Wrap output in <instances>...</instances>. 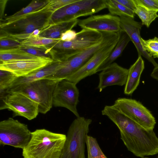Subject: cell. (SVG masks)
Segmentation results:
<instances>
[{
  "label": "cell",
  "instance_id": "obj_28",
  "mask_svg": "<svg viewBox=\"0 0 158 158\" xmlns=\"http://www.w3.org/2000/svg\"><path fill=\"white\" fill-rule=\"evenodd\" d=\"M141 41L144 49L154 58L158 59V37L145 40L141 38Z\"/></svg>",
  "mask_w": 158,
  "mask_h": 158
},
{
  "label": "cell",
  "instance_id": "obj_24",
  "mask_svg": "<svg viewBox=\"0 0 158 158\" xmlns=\"http://www.w3.org/2000/svg\"><path fill=\"white\" fill-rule=\"evenodd\" d=\"M136 9L134 13L141 20L142 24L148 27L152 23L158 18V12L150 9L134 0Z\"/></svg>",
  "mask_w": 158,
  "mask_h": 158
},
{
  "label": "cell",
  "instance_id": "obj_2",
  "mask_svg": "<svg viewBox=\"0 0 158 158\" xmlns=\"http://www.w3.org/2000/svg\"><path fill=\"white\" fill-rule=\"evenodd\" d=\"M66 135L45 129L31 132V139L22 149L23 158H60Z\"/></svg>",
  "mask_w": 158,
  "mask_h": 158
},
{
  "label": "cell",
  "instance_id": "obj_32",
  "mask_svg": "<svg viewBox=\"0 0 158 158\" xmlns=\"http://www.w3.org/2000/svg\"><path fill=\"white\" fill-rule=\"evenodd\" d=\"M78 0H48V2L42 9L45 11L51 13L69 4Z\"/></svg>",
  "mask_w": 158,
  "mask_h": 158
},
{
  "label": "cell",
  "instance_id": "obj_3",
  "mask_svg": "<svg viewBox=\"0 0 158 158\" xmlns=\"http://www.w3.org/2000/svg\"><path fill=\"white\" fill-rule=\"evenodd\" d=\"M103 38L101 31L82 29L70 41L60 40L46 46L54 61L62 62L86 49L100 43Z\"/></svg>",
  "mask_w": 158,
  "mask_h": 158
},
{
  "label": "cell",
  "instance_id": "obj_22",
  "mask_svg": "<svg viewBox=\"0 0 158 158\" xmlns=\"http://www.w3.org/2000/svg\"><path fill=\"white\" fill-rule=\"evenodd\" d=\"M48 0H33L27 6L13 15L0 21V26L14 22L25 15L41 10L47 4Z\"/></svg>",
  "mask_w": 158,
  "mask_h": 158
},
{
  "label": "cell",
  "instance_id": "obj_35",
  "mask_svg": "<svg viewBox=\"0 0 158 158\" xmlns=\"http://www.w3.org/2000/svg\"><path fill=\"white\" fill-rule=\"evenodd\" d=\"M118 2L134 12L136 9V4L134 0H116Z\"/></svg>",
  "mask_w": 158,
  "mask_h": 158
},
{
  "label": "cell",
  "instance_id": "obj_4",
  "mask_svg": "<svg viewBox=\"0 0 158 158\" xmlns=\"http://www.w3.org/2000/svg\"><path fill=\"white\" fill-rule=\"evenodd\" d=\"M52 14L42 9L0 26V32L19 41L25 40L34 31L39 29L41 31L46 28Z\"/></svg>",
  "mask_w": 158,
  "mask_h": 158
},
{
  "label": "cell",
  "instance_id": "obj_30",
  "mask_svg": "<svg viewBox=\"0 0 158 158\" xmlns=\"http://www.w3.org/2000/svg\"><path fill=\"white\" fill-rule=\"evenodd\" d=\"M19 48L21 50L36 56L52 59V56L46 46H20Z\"/></svg>",
  "mask_w": 158,
  "mask_h": 158
},
{
  "label": "cell",
  "instance_id": "obj_26",
  "mask_svg": "<svg viewBox=\"0 0 158 158\" xmlns=\"http://www.w3.org/2000/svg\"><path fill=\"white\" fill-rule=\"evenodd\" d=\"M59 39H53L46 38L40 36L30 35L27 38L20 40L21 46L26 47H45L53 43L56 42Z\"/></svg>",
  "mask_w": 158,
  "mask_h": 158
},
{
  "label": "cell",
  "instance_id": "obj_10",
  "mask_svg": "<svg viewBox=\"0 0 158 158\" xmlns=\"http://www.w3.org/2000/svg\"><path fill=\"white\" fill-rule=\"evenodd\" d=\"M27 125L11 118L0 122V144L23 149L31 137Z\"/></svg>",
  "mask_w": 158,
  "mask_h": 158
},
{
  "label": "cell",
  "instance_id": "obj_29",
  "mask_svg": "<svg viewBox=\"0 0 158 158\" xmlns=\"http://www.w3.org/2000/svg\"><path fill=\"white\" fill-rule=\"evenodd\" d=\"M21 46L20 41L0 32V50L11 49Z\"/></svg>",
  "mask_w": 158,
  "mask_h": 158
},
{
  "label": "cell",
  "instance_id": "obj_5",
  "mask_svg": "<svg viewBox=\"0 0 158 158\" xmlns=\"http://www.w3.org/2000/svg\"><path fill=\"white\" fill-rule=\"evenodd\" d=\"M61 80L44 79L4 90L26 95L38 104L39 113L45 114L52 107L54 91L57 83Z\"/></svg>",
  "mask_w": 158,
  "mask_h": 158
},
{
  "label": "cell",
  "instance_id": "obj_12",
  "mask_svg": "<svg viewBox=\"0 0 158 158\" xmlns=\"http://www.w3.org/2000/svg\"><path fill=\"white\" fill-rule=\"evenodd\" d=\"M119 37V33H115L109 41L98 51L85 65L65 80L77 84L82 79L97 73L99 66L114 49Z\"/></svg>",
  "mask_w": 158,
  "mask_h": 158
},
{
  "label": "cell",
  "instance_id": "obj_16",
  "mask_svg": "<svg viewBox=\"0 0 158 158\" xmlns=\"http://www.w3.org/2000/svg\"><path fill=\"white\" fill-rule=\"evenodd\" d=\"M53 60L44 58L40 59L0 63V69L12 72L18 77L25 76L52 63Z\"/></svg>",
  "mask_w": 158,
  "mask_h": 158
},
{
  "label": "cell",
  "instance_id": "obj_31",
  "mask_svg": "<svg viewBox=\"0 0 158 158\" xmlns=\"http://www.w3.org/2000/svg\"><path fill=\"white\" fill-rule=\"evenodd\" d=\"M18 77L11 72L0 69V90L9 88Z\"/></svg>",
  "mask_w": 158,
  "mask_h": 158
},
{
  "label": "cell",
  "instance_id": "obj_11",
  "mask_svg": "<svg viewBox=\"0 0 158 158\" xmlns=\"http://www.w3.org/2000/svg\"><path fill=\"white\" fill-rule=\"evenodd\" d=\"M117 110L144 128L153 130L156 120L151 112L134 99L119 98L112 105Z\"/></svg>",
  "mask_w": 158,
  "mask_h": 158
},
{
  "label": "cell",
  "instance_id": "obj_23",
  "mask_svg": "<svg viewBox=\"0 0 158 158\" xmlns=\"http://www.w3.org/2000/svg\"><path fill=\"white\" fill-rule=\"evenodd\" d=\"M40 57L21 50L19 48L9 50H0V63L40 59Z\"/></svg>",
  "mask_w": 158,
  "mask_h": 158
},
{
  "label": "cell",
  "instance_id": "obj_13",
  "mask_svg": "<svg viewBox=\"0 0 158 158\" xmlns=\"http://www.w3.org/2000/svg\"><path fill=\"white\" fill-rule=\"evenodd\" d=\"M79 92L76 84L66 80L57 83L54 91L53 106L66 108L77 117H80L77 109L79 102Z\"/></svg>",
  "mask_w": 158,
  "mask_h": 158
},
{
  "label": "cell",
  "instance_id": "obj_1",
  "mask_svg": "<svg viewBox=\"0 0 158 158\" xmlns=\"http://www.w3.org/2000/svg\"><path fill=\"white\" fill-rule=\"evenodd\" d=\"M118 128L127 150L142 158L158 154V138L153 130L144 128L114 108L106 106L102 111Z\"/></svg>",
  "mask_w": 158,
  "mask_h": 158
},
{
  "label": "cell",
  "instance_id": "obj_9",
  "mask_svg": "<svg viewBox=\"0 0 158 158\" xmlns=\"http://www.w3.org/2000/svg\"><path fill=\"white\" fill-rule=\"evenodd\" d=\"M12 111L14 116H19L28 120L35 118L39 112L38 104L24 94L0 90V110Z\"/></svg>",
  "mask_w": 158,
  "mask_h": 158
},
{
  "label": "cell",
  "instance_id": "obj_19",
  "mask_svg": "<svg viewBox=\"0 0 158 158\" xmlns=\"http://www.w3.org/2000/svg\"><path fill=\"white\" fill-rule=\"evenodd\" d=\"M60 63L59 61L53 60L49 64L25 76L18 77L9 87L26 84L45 79L55 72Z\"/></svg>",
  "mask_w": 158,
  "mask_h": 158
},
{
  "label": "cell",
  "instance_id": "obj_7",
  "mask_svg": "<svg viewBox=\"0 0 158 158\" xmlns=\"http://www.w3.org/2000/svg\"><path fill=\"white\" fill-rule=\"evenodd\" d=\"M106 0H78L52 13L47 27L77 19L81 16L92 15L106 8Z\"/></svg>",
  "mask_w": 158,
  "mask_h": 158
},
{
  "label": "cell",
  "instance_id": "obj_14",
  "mask_svg": "<svg viewBox=\"0 0 158 158\" xmlns=\"http://www.w3.org/2000/svg\"><path fill=\"white\" fill-rule=\"evenodd\" d=\"M119 17L110 14L92 15L79 20L78 25L82 29L99 31L118 33L121 31Z\"/></svg>",
  "mask_w": 158,
  "mask_h": 158
},
{
  "label": "cell",
  "instance_id": "obj_20",
  "mask_svg": "<svg viewBox=\"0 0 158 158\" xmlns=\"http://www.w3.org/2000/svg\"><path fill=\"white\" fill-rule=\"evenodd\" d=\"M119 37L118 41L114 49L109 56L102 62L97 70V72L101 71L114 63L121 54L131 39L124 31H121L119 32Z\"/></svg>",
  "mask_w": 158,
  "mask_h": 158
},
{
  "label": "cell",
  "instance_id": "obj_25",
  "mask_svg": "<svg viewBox=\"0 0 158 158\" xmlns=\"http://www.w3.org/2000/svg\"><path fill=\"white\" fill-rule=\"evenodd\" d=\"M106 5L110 14L118 17L125 16L133 19L135 14L132 11L116 0H106Z\"/></svg>",
  "mask_w": 158,
  "mask_h": 158
},
{
  "label": "cell",
  "instance_id": "obj_17",
  "mask_svg": "<svg viewBox=\"0 0 158 158\" xmlns=\"http://www.w3.org/2000/svg\"><path fill=\"white\" fill-rule=\"evenodd\" d=\"M129 69L114 62L99 74V82L97 87L101 92L107 86L125 85L127 79Z\"/></svg>",
  "mask_w": 158,
  "mask_h": 158
},
{
  "label": "cell",
  "instance_id": "obj_27",
  "mask_svg": "<svg viewBox=\"0 0 158 158\" xmlns=\"http://www.w3.org/2000/svg\"><path fill=\"white\" fill-rule=\"evenodd\" d=\"M88 157L90 158H107L101 149L96 139L87 135L86 141Z\"/></svg>",
  "mask_w": 158,
  "mask_h": 158
},
{
  "label": "cell",
  "instance_id": "obj_21",
  "mask_svg": "<svg viewBox=\"0 0 158 158\" xmlns=\"http://www.w3.org/2000/svg\"><path fill=\"white\" fill-rule=\"evenodd\" d=\"M78 21L77 19L49 25L42 30L39 35L46 38L59 39L62 33L72 29L77 24Z\"/></svg>",
  "mask_w": 158,
  "mask_h": 158
},
{
  "label": "cell",
  "instance_id": "obj_37",
  "mask_svg": "<svg viewBox=\"0 0 158 158\" xmlns=\"http://www.w3.org/2000/svg\"><path fill=\"white\" fill-rule=\"evenodd\" d=\"M151 76L153 78L158 81V64L154 67L151 74Z\"/></svg>",
  "mask_w": 158,
  "mask_h": 158
},
{
  "label": "cell",
  "instance_id": "obj_33",
  "mask_svg": "<svg viewBox=\"0 0 158 158\" xmlns=\"http://www.w3.org/2000/svg\"><path fill=\"white\" fill-rule=\"evenodd\" d=\"M147 8L158 12V0H136Z\"/></svg>",
  "mask_w": 158,
  "mask_h": 158
},
{
  "label": "cell",
  "instance_id": "obj_34",
  "mask_svg": "<svg viewBox=\"0 0 158 158\" xmlns=\"http://www.w3.org/2000/svg\"><path fill=\"white\" fill-rule=\"evenodd\" d=\"M77 34V33L74 30H68L61 34L60 40L63 41H71L75 39Z\"/></svg>",
  "mask_w": 158,
  "mask_h": 158
},
{
  "label": "cell",
  "instance_id": "obj_36",
  "mask_svg": "<svg viewBox=\"0 0 158 158\" xmlns=\"http://www.w3.org/2000/svg\"><path fill=\"white\" fill-rule=\"evenodd\" d=\"M7 0H0V21L4 19V12Z\"/></svg>",
  "mask_w": 158,
  "mask_h": 158
},
{
  "label": "cell",
  "instance_id": "obj_8",
  "mask_svg": "<svg viewBox=\"0 0 158 158\" xmlns=\"http://www.w3.org/2000/svg\"><path fill=\"white\" fill-rule=\"evenodd\" d=\"M102 32L103 38L102 42L60 62L55 72L45 79L65 80L80 69L109 41L115 33Z\"/></svg>",
  "mask_w": 158,
  "mask_h": 158
},
{
  "label": "cell",
  "instance_id": "obj_38",
  "mask_svg": "<svg viewBox=\"0 0 158 158\" xmlns=\"http://www.w3.org/2000/svg\"><path fill=\"white\" fill-rule=\"evenodd\" d=\"M147 158V157H145V158Z\"/></svg>",
  "mask_w": 158,
  "mask_h": 158
},
{
  "label": "cell",
  "instance_id": "obj_6",
  "mask_svg": "<svg viewBox=\"0 0 158 158\" xmlns=\"http://www.w3.org/2000/svg\"><path fill=\"white\" fill-rule=\"evenodd\" d=\"M92 120L77 117L70 125L60 158H85L86 141Z\"/></svg>",
  "mask_w": 158,
  "mask_h": 158
},
{
  "label": "cell",
  "instance_id": "obj_18",
  "mask_svg": "<svg viewBox=\"0 0 158 158\" xmlns=\"http://www.w3.org/2000/svg\"><path fill=\"white\" fill-rule=\"evenodd\" d=\"M144 69V63L140 56L131 65L129 69L126 83L125 85L124 94L131 95L136 89L140 82L141 75Z\"/></svg>",
  "mask_w": 158,
  "mask_h": 158
},
{
  "label": "cell",
  "instance_id": "obj_15",
  "mask_svg": "<svg viewBox=\"0 0 158 158\" xmlns=\"http://www.w3.org/2000/svg\"><path fill=\"white\" fill-rule=\"evenodd\" d=\"M120 18L121 30L125 32L129 36L136 48L138 56H143L151 63L154 67L157 66L158 64L154 58L150 56L143 48L140 35L142 23L129 17L121 16Z\"/></svg>",
  "mask_w": 158,
  "mask_h": 158
}]
</instances>
